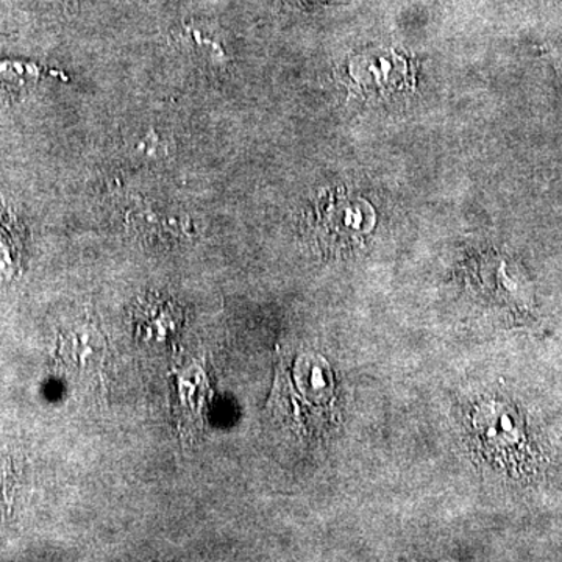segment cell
Here are the masks:
<instances>
[{"label": "cell", "instance_id": "obj_1", "mask_svg": "<svg viewBox=\"0 0 562 562\" xmlns=\"http://www.w3.org/2000/svg\"><path fill=\"white\" fill-rule=\"evenodd\" d=\"M333 372L319 355L281 358L269 406L303 432L321 430L333 405Z\"/></svg>", "mask_w": 562, "mask_h": 562}, {"label": "cell", "instance_id": "obj_2", "mask_svg": "<svg viewBox=\"0 0 562 562\" xmlns=\"http://www.w3.org/2000/svg\"><path fill=\"white\" fill-rule=\"evenodd\" d=\"M181 313L171 302L149 301L140 308L138 328L140 335L150 341H165L171 338L179 327Z\"/></svg>", "mask_w": 562, "mask_h": 562}]
</instances>
